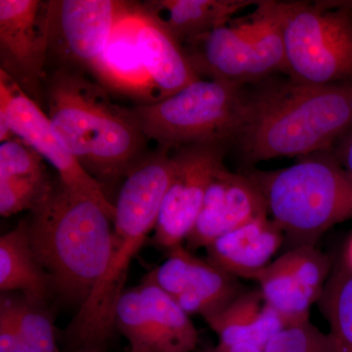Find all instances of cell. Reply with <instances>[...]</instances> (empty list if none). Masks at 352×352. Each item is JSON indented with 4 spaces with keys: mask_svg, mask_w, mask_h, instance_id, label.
Returning a JSON list of instances; mask_svg holds the SVG:
<instances>
[{
    "mask_svg": "<svg viewBox=\"0 0 352 352\" xmlns=\"http://www.w3.org/2000/svg\"><path fill=\"white\" fill-rule=\"evenodd\" d=\"M258 1L250 0H157L150 1L157 11L166 13L164 21L180 43L214 31L233 19L245 7Z\"/></svg>",
    "mask_w": 352,
    "mask_h": 352,
    "instance_id": "obj_21",
    "label": "cell"
},
{
    "mask_svg": "<svg viewBox=\"0 0 352 352\" xmlns=\"http://www.w3.org/2000/svg\"><path fill=\"white\" fill-rule=\"evenodd\" d=\"M226 144L194 143L171 149L170 182L155 227L153 242L170 251L188 237L214 173L224 164Z\"/></svg>",
    "mask_w": 352,
    "mask_h": 352,
    "instance_id": "obj_11",
    "label": "cell"
},
{
    "mask_svg": "<svg viewBox=\"0 0 352 352\" xmlns=\"http://www.w3.org/2000/svg\"><path fill=\"white\" fill-rule=\"evenodd\" d=\"M206 321L219 336L220 344L228 347L249 344L261 349L288 326L283 317L266 302L259 289H245Z\"/></svg>",
    "mask_w": 352,
    "mask_h": 352,
    "instance_id": "obj_19",
    "label": "cell"
},
{
    "mask_svg": "<svg viewBox=\"0 0 352 352\" xmlns=\"http://www.w3.org/2000/svg\"><path fill=\"white\" fill-rule=\"evenodd\" d=\"M332 270V261L316 245L289 249L254 277L264 300L287 325L308 320Z\"/></svg>",
    "mask_w": 352,
    "mask_h": 352,
    "instance_id": "obj_13",
    "label": "cell"
},
{
    "mask_svg": "<svg viewBox=\"0 0 352 352\" xmlns=\"http://www.w3.org/2000/svg\"><path fill=\"white\" fill-rule=\"evenodd\" d=\"M44 159L22 139L0 143V178L46 175Z\"/></svg>",
    "mask_w": 352,
    "mask_h": 352,
    "instance_id": "obj_27",
    "label": "cell"
},
{
    "mask_svg": "<svg viewBox=\"0 0 352 352\" xmlns=\"http://www.w3.org/2000/svg\"><path fill=\"white\" fill-rule=\"evenodd\" d=\"M250 175L289 249L315 245L329 229L352 219V178L332 151L300 157L283 170Z\"/></svg>",
    "mask_w": 352,
    "mask_h": 352,
    "instance_id": "obj_4",
    "label": "cell"
},
{
    "mask_svg": "<svg viewBox=\"0 0 352 352\" xmlns=\"http://www.w3.org/2000/svg\"><path fill=\"white\" fill-rule=\"evenodd\" d=\"M131 3L48 0L47 68L91 73Z\"/></svg>",
    "mask_w": 352,
    "mask_h": 352,
    "instance_id": "obj_9",
    "label": "cell"
},
{
    "mask_svg": "<svg viewBox=\"0 0 352 352\" xmlns=\"http://www.w3.org/2000/svg\"><path fill=\"white\" fill-rule=\"evenodd\" d=\"M156 283L188 315L208 319L219 314L245 291L239 278L197 258L178 245L151 271Z\"/></svg>",
    "mask_w": 352,
    "mask_h": 352,
    "instance_id": "obj_14",
    "label": "cell"
},
{
    "mask_svg": "<svg viewBox=\"0 0 352 352\" xmlns=\"http://www.w3.org/2000/svg\"><path fill=\"white\" fill-rule=\"evenodd\" d=\"M342 263H344L347 270H351L352 272V234L349 241H347L346 249H344Z\"/></svg>",
    "mask_w": 352,
    "mask_h": 352,
    "instance_id": "obj_30",
    "label": "cell"
},
{
    "mask_svg": "<svg viewBox=\"0 0 352 352\" xmlns=\"http://www.w3.org/2000/svg\"><path fill=\"white\" fill-rule=\"evenodd\" d=\"M30 212L25 219L30 244L52 294L80 310L107 268L112 219L59 177Z\"/></svg>",
    "mask_w": 352,
    "mask_h": 352,
    "instance_id": "obj_2",
    "label": "cell"
},
{
    "mask_svg": "<svg viewBox=\"0 0 352 352\" xmlns=\"http://www.w3.org/2000/svg\"><path fill=\"white\" fill-rule=\"evenodd\" d=\"M332 152L342 168L352 178V129L340 138Z\"/></svg>",
    "mask_w": 352,
    "mask_h": 352,
    "instance_id": "obj_29",
    "label": "cell"
},
{
    "mask_svg": "<svg viewBox=\"0 0 352 352\" xmlns=\"http://www.w3.org/2000/svg\"><path fill=\"white\" fill-rule=\"evenodd\" d=\"M24 140L57 170L69 189L91 199L115 219L116 207L105 190L60 143L46 113L10 76L0 71V141Z\"/></svg>",
    "mask_w": 352,
    "mask_h": 352,
    "instance_id": "obj_10",
    "label": "cell"
},
{
    "mask_svg": "<svg viewBox=\"0 0 352 352\" xmlns=\"http://www.w3.org/2000/svg\"><path fill=\"white\" fill-rule=\"evenodd\" d=\"M268 214L265 197L251 175L232 173L223 164L208 185L186 248L206 249L221 236Z\"/></svg>",
    "mask_w": 352,
    "mask_h": 352,
    "instance_id": "obj_15",
    "label": "cell"
},
{
    "mask_svg": "<svg viewBox=\"0 0 352 352\" xmlns=\"http://www.w3.org/2000/svg\"><path fill=\"white\" fill-rule=\"evenodd\" d=\"M263 352H326V333L310 319L289 324L267 342Z\"/></svg>",
    "mask_w": 352,
    "mask_h": 352,
    "instance_id": "obj_28",
    "label": "cell"
},
{
    "mask_svg": "<svg viewBox=\"0 0 352 352\" xmlns=\"http://www.w3.org/2000/svg\"><path fill=\"white\" fill-rule=\"evenodd\" d=\"M282 229L261 217L227 233L206 248L208 261L239 279L254 280L283 244Z\"/></svg>",
    "mask_w": 352,
    "mask_h": 352,
    "instance_id": "obj_18",
    "label": "cell"
},
{
    "mask_svg": "<svg viewBox=\"0 0 352 352\" xmlns=\"http://www.w3.org/2000/svg\"><path fill=\"white\" fill-rule=\"evenodd\" d=\"M349 6L281 2L285 73L289 80L309 85L352 80Z\"/></svg>",
    "mask_w": 352,
    "mask_h": 352,
    "instance_id": "obj_8",
    "label": "cell"
},
{
    "mask_svg": "<svg viewBox=\"0 0 352 352\" xmlns=\"http://www.w3.org/2000/svg\"><path fill=\"white\" fill-rule=\"evenodd\" d=\"M133 6L132 2L126 15L116 25L105 50L90 74L109 92L144 105L155 103L159 98L134 41Z\"/></svg>",
    "mask_w": 352,
    "mask_h": 352,
    "instance_id": "obj_17",
    "label": "cell"
},
{
    "mask_svg": "<svg viewBox=\"0 0 352 352\" xmlns=\"http://www.w3.org/2000/svg\"><path fill=\"white\" fill-rule=\"evenodd\" d=\"M0 289L21 292L41 305L52 294L50 279L32 252L25 219L0 238Z\"/></svg>",
    "mask_w": 352,
    "mask_h": 352,
    "instance_id": "obj_20",
    "label": "cell"
},
{
    "mask_svg": "<svg viewBox=\"0 0 352 352\" xmlns=\"http://www.w3.org/2000/svg\"><path fill=\"white\" fill-rule=\"evenodd\" d=\"M203 352H231L230 349L228 346H224V344H220L215 346L208 347Z\"/></svg>",
    "mask_w": 352,
    "mask_h": 352,
    "instance_id": "obj_32",
    "label": "cell"
},
{
    "mask_svg": "<svg viewBox=\"0 0 352 352\" xmlns=\"http://www.w3.org/2000/svg\"><path fill=\"white\" fill-rule=\"evenodd\" d=\"M52 182L47 173L0 178V214L8 217L23 210H32Z\"/></svg>",
    "mask_w": 352,
    "mask_h": 352,
    "instance_id": "obj_26",
    "label": "cell"
},
{
    "mask_svg": "<svg viewBox=\"0 0 352 352\" xmlns=\"http://www.w3.org/2000/svg\"><path fill=\"white\" fill-rule=\"evenodd\" d=\"M138 288L151 319L160 352L195 351L199 332L190 315L156 283L151 272Z\"/></svg>",
    "mask_w": 352,
    "mask_h": 352,
    "instance_id": "obj_22",
    "label": "cell"
},
{
    "mask_svg": "<svg viewBox=\"0 0 352 352\" xmlns=\"http://www.w3.org/2000/svg\"><path fill=\"white\" fill-rule=\"evenodd\" d=\"M45 104L58 140L105 192L147 154L149 140L133 109L115 103L82 72H51Z\"/></svg>",
    "mask_w": 352,
    "mask_h": 352,
    "instance_id": "obj_1",
    "label": "cell"
},
{
    "mask_svg": "<svg viewBox=\"0 0 352 352\" xmlns=\"http://www.w3.org/2000/svg\"><path fill=\"white\" fill-rule=\"evenodd\" d=\"M0 309L10 317L20 339L39 352H59L54 325L43 305L25 298L2 293Z\"/></svg>",
    "mask_w": 352,
    "mask_h": 352,
    "instance_id": "obj_24",
    "label": "cell"
},
{
    "mask_svg": "<svg viewBox=\"0 0 352 352\" xmlns=\"http://www.w3.org/2000/svg\"><path fill=\"white\" fill-rule=\"evenodd\" d=\"M317 303L330 328L326 352H352V272L344 263L333 268Z\"/></svg>",
    "mask_w": 352,
    "mask_h": 352,
    "instance_id": "obj_23",
    "label": "cell"
},
{
    "mask_svg": "<svg viewBox=\"0 0 352 352\" xmlns=\"http://www.w3.org/2000/svg\"><path fill=\"white\" fill-rule=\"evenodd\" d=\"M256 10L182 44L200 78L244 83L285 73L279 1H258Z\"/></svg>",
    "mask_w": 352,
    "mask_h": 352,
    "instance_id": "obj_7",
    "label": "cell"
},
{
    "mask_svg": "<svg viewBox=\"0 0 352 352\" xmlns=\"http://www.w3.org/2000/svg\"><path fill=\"white\" fill-rule=\"evenodd\" d=\"M352 129V80L326 85L287 80L248 99L237 142L245 161L332 151Z\"/></svg>",
    "mask_w": 352,
    "mask_h": 352,
    "instance_id": "obj_3",
    "label": "cell"
},
{
    "mask_svg": "<svg viewBox=\"0 0 352 352\" xmlns=\"http://www.w3.org/2000/svg\"><path fill=\"white\" fill-rule=\"evenodd\" d=\"M48 1L0 0V71L41 106L47 82Z\"/></svg>",
    "mask_w": 352,
    "mask_h": 352,
    "instance_id": "obj_12",
    "label": "cell"
},
{
    "mask_svg": "<svg viewBox=\"0 0 352 352\" xmlns=\"http://www.w3.org/2000/svg\"><path fill=\"white\" fill-rule=\"evenodd\" d=\"M231 352H263V349L252 344H240L236 346L229 347Z\"/></svg>",
    "mask_w": 352,
    "mask_h": 352,
    "instance_id": "obj_31",
    "label": "cell"
},
{
    "mask_svg": "<svg viewBox=\"0 0 352 352\" xmlns=\"http://www.w3.org/2000/svg\"><path fill=\"white\" fill-rule=\"evenodd\" d=\"M243 83L200 78L164 100L133 109L148 140L175 149L237 141L247 117Z\"/></svg>",
    "mask_w": 352,
    "mask_h": 352,
    "instance_id": "obj_6",
    "label": "cell"
},
{
    "mask_svg": "<svg viewBox=\"0 0 352 352\" xmlns=\"http://www.w3.org/2000/svg\"><path fill=\"white\" fill-rule=\"evenodd\" d=\"M116 328L129 342V352H160L151 319L138 287L126 289L118 300Z\"/></svg>",
    "mask_w": 352,
    "mask_h": 352,
    "instance_id": "obj_25",
    "label": "cell"
},
{
    "mask_svg": "<svg viewBox=\"0 0 352 352\" xmlns=\"http://www.w3.org/2000/svg\"><path fill=\"white\" fill-rule=\"evenodd\" d=\"M164 190L148 178L122 183L116 203L112 251L105 273L67 329L76 352H103L116 330V307L124 292L129 267L155 229Z\"/></svg>",
    "mask_w": 352,
    "mask_h": 352,
    "instance_id": "obj_5",
    "label": "cell"
},
{
    "mask_svg": "<svg viewBox=\"0 0 352 352\" xmlns=\"http://www.w3.org/2000/svg\"><path fill=\"white\" fill-rule=\"evenodd\" d=\"M134 41L161 101L200 80L186 51L150 2H134Z\"/></svg>",
    "mask_w": 352,
    "mask_h": 352,
    "instance_id": "obj_16",
    "label": "cell"
}]
</instances>
